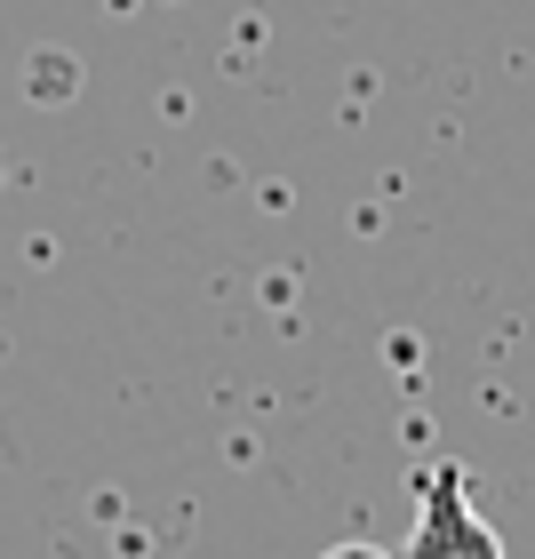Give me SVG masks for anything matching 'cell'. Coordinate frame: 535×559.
Returning a JSON list of instances; mask_svg holds the SVG:
<instances>
[{"label":"cell","mask_w":535,"mask_h":559,"mask_svg":"<svg viewBox=\"0 0 535 559\" xmlns=\"http://www.w3.org/2000/svg\"><path fill=\"white\" fill-rule=\"evenodd\" d=\"M407 559H503V536L464 496V464H431L416 479V544H407Z\"/></svg>","instance_id":"cell-1"},{"label":"cell","mask_w":535,"mask_h":559,"mask_svg":"<svg viewBox=\"0 0 535 559\" xmlns=\"http://www.w3.org/2000/svg\"><path fill=\"white\" fill-rule=\"evenodd\" d=\"M320 559H384L376 544H336V551H320Z\"/></svg>","instance_id":"cell-2"}]
</instances>
